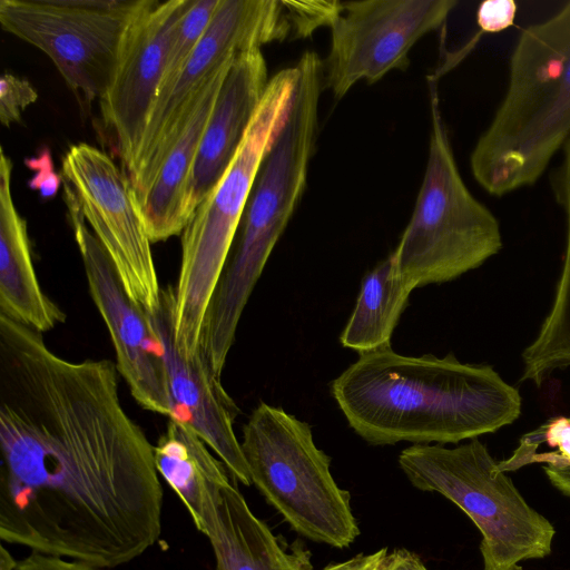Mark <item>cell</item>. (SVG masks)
Wrapping results in <instances>:
<instances>
[{
  "instance_id": "6da1fadb",
  "label": "cell",
  "mask_w": 570,
  "mask_h": 570,
  "mask_svg": "<svg viewBox=\"0 0 570 570\" xmlns=\"http://www.w3.org/2000/svg\"><path fill=\"white\" fill-rule=\"evenodd\" d=\"M109 360L73 362L0 314V538L112 569L161 533L154 445Z\"/></svg>"
},
{
  "instance_id": "7a4b0ae2",
  "label": "cell",
  "mask_w": 570,
  "mask_h": 570,
  "mask_svg": "<svg viewBox=\"0 0 570 570\" xmlns=\"http://www.w3.org/2000/svg\"><path fill=\"white\" fill-rule=\"evenodd\" d=\"M350 428L371 445L446 444L478 439L512 424L519 391L488 364L452 353L405 356L370 352L331 384Z\"/></svg>"
},
{
  "instance_id": "3957f363",
  "label": "cell",
  "mask_w": 570,
  "mask_h": 570,
  "mask_svg": "<svg viewBox=\"0 0 570 570\" xmlns=\"http://www.w3.org/2000/svg\"><path fill=\"white\" fill-rule=\"evenodd\" d=\"M570 138V1L524 28L505 94L476 140L471 173L489 194L533 185Z\"/></svg>"
},
{
  "instance_id": "277c9868",
  "label": "cell",
  "mask_w": 570,
  "mask_h": 570,
  "mask_svg": "<svg viewBox=\"0 0 570 570\" xmlns=\"http://www.w3.org/2000/svg\"><path fill=\"white\" fill-rule=\"evenodd\" d=\"M287 118L265 157L249 196L237 244L228 256L205 314L202 346L225 363L249 296L306 187L318 122L323 63L305 51Z\"/></svg>"
},
{
  "instance_id": "5b68a950",
  "label": "cell",
  "mask_w": 570,
  "mask_h": 570,
  "mask_svg": "<svg viewBox=\"0 0 570 570\" xmlns=\"http://www.w3.org/2000/svg\"><path fill=\"white\" fill-rule=\"evenodd\" d=\"M297 75L295 65L269 79L234 159L181 233L174 331L176 344L186 356L200 351L205 314L263 161L287 118Z\"/></svg>"
},
{
  "instance_id": "8992f818",
  "label": "cell",
  "mask_w": 570,
  "mask_h": 570,
  "mask_svg": "<svg viewBox=\"0 0 570 570\" xmlns=\"http://www.w3.org/2000/svg\"><path fill=\"white\" fill-rule=\"evenodd\" d=\"M410 483L459 507L481 533L483 570H522L552 551L553 524L519 492L479 439L455 448L414 444L397 459Z\"/></svg>"
},
{
  "instance_id": "52a82bcc",
  "label": "cell",
  "mask_w": 570,
  "mask_h": 570,
  "mask_svg": "<svg viewBox=\"0 0 570 570\" xmlns=\"http://www.w3.org/2000/svg\"><path fill=\"white\" fill-rule=\"evenodd\" d=\"M430 107L423 180L409 224L392 253L400 275L415 288L453 281L502 248L500 223L461 177L431 80Z\"/></svg>"
},
{
  "instance_id": "ba28073f",
  "label": "cell",
  "mask_w": 570,
  "mask_h": 570,
  "mask_svg": "<svg viewBox=\"0 0 570 570\" xmlns=\"http://www.w3.org/2000/svg\"><path fill=\"white\" fill-rule=\"evenodd\" d=\"M252 484L298 534L343 549L360 534L351 494L340 488L331 458L320 450L308 423L261 402L240 442Z\"/></svg>"
},
{
  "instance_id": "9c48e42d",
  "label": "cell",
  "mask_w": 570,
  "mask_h": 570,
  "mask_svg": "<svg viewBox=\"0 0 570 570\" xmlns=\"http://www.w3.org/2000/svg\"><path fill=\"white\" fill-rule=\"evenodd\" d=\"M291 33L294 28L286 1L220 0L178 76L158 91L140 145L125 170L139 206L207 82L240 52L261 49Z\"/></svg>"
},
{
  "instance_id": "30bf717a",
  "label": "cell",
  "mask_w": 570,
  "mask_h": 570,
  "mask_svg": "<svg viewBox=\"0 0 570 570\" xmlns=\"http://www.w3.org/2000/svg\"><path fill=\"white\" fill-rule=\"evenodd\" d=\"M146 0H1L3 30L45 52L81 105L100 99Z\"/></svg>"
},
{
  "instance_id": "8fae6325",
  "label": "cell",
  "mask_w": 570,
  "mask_h": 570,
  "mask_svg": "<svg viewBox=\"0 0 570 570\" xmlns=\"http://www.w3.org/2000/svg\"><path fill=\"white\" fill-rule=\"evenodd\" d=\"M61 173L130 298L146 312L156 309L163 287L128 175L105 151L86 142L68 149Z\"/></svg>"
},
{
  "instance_id": "7c38bea8",
  "label": "cell",
  "mask_w": 570,
  "mask_h": 570,
  "mask_svg": "<svg viewBox=\"0 0 570 570\" xmlns=\"http://www.w3.org/2000/svg\"><path fill=\"white\" fill-rule=\"evenodd\" d=\"M456 0L340 2L323 63V86L336 99L358 81L373 83L409 66L414 45L444 24Z\"/></svg>"
},
{
  "instance_id": "4fadbf2b",
  "label": "cell",
  "mask_w": 570,
  "mask_h": 570,
  "mask_svg": "<svg viewBox=\"0 0 570 570\" xmlns=\"http://www.w3.org/2000/svg\"><path fill=\"white\" fill-rule=\"evenodd\" d=\"M62 185L89 293L108 328L118 373L142 409L170 417L164 367L147 313L130 298L107 253L88 228L72 187L66 180Z\"/></svg>"
},
{
  "instance_id": "5bb4252c",
  "label": "cell",
  "mask_w": 570,
  "mask_h": 570,
  "mask_svg": "<svg viewBox=\"0 0 570 570\" xmlns=\"http://www.w3.org/2000/svg\"><path fill=\"white\" fill-rule=\"evenodd\" d=\"M195 0H146L129 23L109 83L99 99L124 171L146 129L161 83L170 36Z\"/></svg>"
},
{
  "instance_id": "9a60e30c",
  "label": "cell",
  "mask_w": 570,
  "mask_h": 570,
  "mask_svg": "<svg viewBox=\"0 0 570 570\" xmlns=\"http://www.w3.org/2000/svg\"><path fill=\"white\" fill-rule=\"evenodd\" d=\"M146 313L164 367L170 417L185 422L215 452L236 481L250 485L249 470L234 431L238 414L236 403L202 351L186 356L176 344L174 287L163 288L158 307Z\"/></svg>"
},
{
  "instance_id": "2e32d148",
  "label": "cell",
  "mask_w": 570,
  "mask_h": 570,
  "mask_svg": "<svg viewBox=\"0 0 570 570\" xmlns=\"http://www.w3.org/2000/svg\"><path fill=\"white\" fill-rule=\"evenodd\" d=\"M261 49L240 52L232 62L205 127L185 197L193 216L234 159L268 85Z\"/></svg>"
},
{
  "instance_id": "e0dca14e",
  "label": "cell",
  "mask_w": 570,
  "mask_h": 570,
  "mask_svg": "<svg viewBox=\"0 0 570 570\" xmlns=\"http://www.w3.org/2000/svg\"><path fill=\"white\" fill-rule=\"evenodd\" d=\"M202 533L210 542L216 570H313L307 547L275 535L232 481L216 494Z\"/></svg>"
},
{
  "instance_id": "ac0fdd59",
  "label": "cell",
  "mask_w": 570,
  "mask_h": 570,
  "mask_svg": "<svg viewBox=\"0 0 570 570\" xmlns=\"http://www.w3.org/2000/svg\"><path fill=\"white\" fill-rule=\"evenodd\" d=\"M12 163L0 156V314L45 333L66 314L42 291L31 258L27 223L11 194Z\"/></svg>"
},
{
  "instance_id": "d6986e66",
  "label": "cell",
  "mask_w": 570,
  "mask_h": 570,
  "mask_svg": "<svg viewBox=\"0 0 570 570\" xmlns=\"http://www.w3.org/2000/svg\"><path fill=\"white\" fill-rule=\"evenodd\" d=\"M232 62L222 68L203 89L181 135L139 206L153 243L181 235L188 223L185 213L187 185L205 127Z\"/></svg>"
},
{
  "instance_id": "ffe728a7",
  "label": "cell",
  "mask_w": 570,
  "mask_h": 570,
  "mask_svg": "<svg viewBox=\"0 0 570 570\" xmlns=\"http://www.w3.org/2000/svg\"><path fill=\"white\" fill-rule=\"evenodd\" d=\"M159 475L178 495L196 528L203 532L218 491L232 481L226 465L183 421L168 417L154 445Z\"/></svg>"
},
{
  "instance_id": "44dd1931",
  "label": "cell",
  "mask_w": 570,
  "mask_h": 570,
  "mask_svg": "<svg viewBox=\"0 0 570 570\" xmlns=\"http://www.w3.org/2000/svg\"><path fill=\"white\" fill-rule=\"evenodd\" d=\"M415 287L399 273L391 253L363 278L341 344L360 355L391 347V337Z\"/></svg>"
},
{
  "instance_id": "7402d4cb",
  "label": "cell",
  "mask_w": 570,
  "mask_h": 570,
  "mask_svg": "<svg viewBox=\"0 0 570 570\" xmlns=\"http://www.w3.org/2000/svg\"><path fill=\"white\" fill-rule=\"evenodd\" d=\"M531 463L552 466L570 465V417L550 419L523 434L512 454L500 462L502 472H512Z\"/></svg>"
},
{
  "instance_id": "603a6c76",
  "label": "cell",
  "mask_w": 570,
  "mask_h": 570,
  "mask_svg": "<svg viewBox=\"0 0 570 570\" xmlns=\"http://www.w3.org/2000/svg\"><path fill=\"white\" fill-rule=\"evenodd\" d=\"M220 0H195L177 22L166 52L160 89L166 88L180 72L207 30Z\"/></svg>"
},
{
  "instance_id": "cb8c5ba5",
  "label": "cell",
  "mask_w": 570,
  "mask_h": 570,
  "mask_svg": "<svg viewBox=\"0 0 570 570\" xmlns=\"http://www.w3.org/2000/svg\"><path fill=\"white\" fill-rule=\"evenodd\" d=\"M38 98L32 85L21 77L4 72L0 79V120L4 127L21 119L23 110Z\"/></svg>"
},
{
  "instance_id": "d4e9b609",
  "label": "cell",
  "mask_w": 570,
  "mask_h": 570,
  "mask_svg": "<svg viewBox=\"0 0 570 570\" xmlns=\"http://www.w3.org/2000/svg\"><path fill=\"white\" fill-rule=\"evenodd\" d=\"M518 6L513 0H485L476 10V23L482 32L497 33L513 26Z\"/></svg>"
},
{
  "instance_id": "484cf974",
  "label": "cell",
  "mask_w": 570,
  "mask_h": 570,
  "mask_svg": "<svg viewBox=\"0 0 570 570\" xmlns=\"http://www.w3.org/2000/svg\"><path fill=\"white\" fill-rule=\"evenodd\" d=\"M24 163L33 171L29 186L38 190L42 198L55 196L63 183V178L55 171L49 149L45 148L37 156L26 159Z\"/></svg>"
},
{
  "instance_id": "4316f807",
  "label": "cell",
  "mask_w": 570,
  "mask_h": 570,
  "mask_svg": "<svg viewBox=\"0 0 570 570\" xmlns=\"http://www.w3.org/2000/svg\"><path fill=\"white\" fill-rule=\"evenodd\" d=\"M14 570H109L81 562L30 552L17 562Z\"/></svg>"
},
{
  "instance_id": "83f0119b",
  "label": "cell",
  "mask_w": 570,
  "mask_h": 570,
  "mask_svg": "<svg viewBox=\"0 0 570 570\" xmlns=\"http://www.w3.org/2000/svg\"><path fill=\"white\" fill-rule=\"evenodd\" d=\"M387 549L357 554L348 560L330 563L322 570H386Z\"/></svg>"
},
{
  "instance_id": "f1b7e54d",
  "label": "cell",
  "mask_w": 570,
  "mask_h": 570,
  "mask_svg": "<svg viewBox=\"0 0 570 570\" xmlns=\"http://www.w3.org/2000/svg\"><path fill=\"white\" fill-rule=\"evenodd\" d=\"M386 570H428L414 552L400 548L387 554Z\"/></svg>"
},
{
  "instance_id": "f546056e",
  "label": "cell",
  "mask_w": 570,
  "mask_h": 570,
  "mask_svg": "<svg viewBox=\"0 0 570 570\" xmlns=\"http://www.w3.org/2000/svg\"><path fill=\"white\" fill-rule=\"evenodd\" d=\"M543 471L550 483L561 493L570 497V465H544Z\"/></svg>"
},
{
  "instance_id": "4dcf8cb0",
  "label": "cell",
  "mask_w": 570,
  "mask_h": 570,
  "mask_svg": "<svg viewBox=\"0 0 570 570\" xmlns=\"http://www.w3.org/2000/svg\"><path fill=\"white\" fill-rule=\"evenodd\" d=\"M17 560L10 554L7 548L1 544L0 549V570H14L17 566Z\"/></svg>"
}]
</instances>
